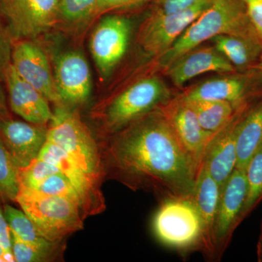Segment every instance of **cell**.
<instances>
[{
    "instance_id": "cell-33",
    "label": "cell",
    "mask_w": 262,
    "mask_h": 262,
    "mask_svg": "<svg viewBox=\"0 0 262 262\" xmlns=\"http://www.w3.org/2000/svg\"><path fill=\"white\" fill-rule=\"evenodd\" d=\"M147 1L149 0H98L94 13L131 8L144 4Z\"/></svg>"
},
{
    "instance_id": "cell-18",
    "label": "cell",
    "mask_w": 262,
    "mask_h": 262,
    "mask_svg": "<svg viewBox=\"0 0 262 262\" xmlns=\"http://www.w3.org/2000/svg\"><path fill=\"white\" fill-rule=\"evenodd\" d=\"M48 127L28 122L0 119V139L9 150L19 168L37 158L47 139Z\"/></svg>"
},
{
    "instance_id": "cell-23",
    "label": "cell",
    "mask_w": 262,
    "mask_h": 262,
    "mask_svg": "<svg viewBox=\"0 0 262 262\" xmlns=\"http://www.w3.org/2000/svg\"><path fill=\"white\" fill-rule=\"evenodd\" d=\"M186 100L194 110L202 127L212 135L225 126L238 108L228 101Z\"/></svg>"
},
{
    "instance_id": "cell-25",
    "label": "cell",
    "mask_w": 262,
    "mask_h": 262,
    "mask_svg": "<svg viewBox=\"0 0 262 262\" xmlns=\"http://www.w3.org/2000/svg\"><path fill=\"white\" fill-rule=\"evenodd\" d=\"M18 168L14 158L0 139V199L15 202L19 190Z\"/></svg>"
},
{
    "instance_id": "cell-17",
    "label": "cell",
    "mask_w": 262,
    "mask_h": 262,
    "mask_svg": "<svg viewBox=\"0 0 262 262\" xmlns=\"http://www.w3.org/2000/svg\"><path fill=\"white\" fill-rule=\"evenodd\" d=\"M4 72L12 111L26 122L34 125L49 124L53 117L49 100L20 78L11 63Z\"/></svg>"
},
{
    "instance_id": "cell-6",
    "label": "cell",
    "mask_w": 262,
    "mask_h": 262,
    "mask_svg": "<svg viewBox=\"0 0 262 262\" xmlns=\"http://www.w3.org/2000/svg\"><path fill=\"white\" fill-rule=\"evenodd\" d=\"M172 98L170 90L158 77L138 81L108 103L103 113L105 128L112 135Z\"/></svg>"
},
{
    "instance_id": "cell-24",
    "label": "cell",
    "mask_w": 262,
    "mask_h": 262,
    "mask_svg": "<svg viewBox=\"0 0 262 262\" xmlns=\"http://www.w3.org/2000/svg\"><path fill=\"white\" fill-rule=\"evenodd\" d=\"M245 173L247 192L242 221L247 218L262 200V146L250 160Z\"/></svg>"
},
{
    "instance_id": "cell-22",
    "label": "cell",
    "mask_w": 262,
    "mask_h": 262,
    "mask_svg": "<svg viewBox=\"0 0 262 262\" xmlns=\"http://www.w3.org/2000/svg\"><path fill=\"white\" fill-rule=\"evenodd\" d=\"M213 47L227 58L237 72L256 68L262 56V45L258 39L222 34L211 39Z\"/></svg>"
},
{
    "instance_id": "cell-32",
    "label": "cell",
    "mask_w": 262,
    "mask_h": 262,
    "mask_svg": "<svg viewBox=\"0 0 262 262\" xmlns=\"http://www.w3.org/2000/svg\"><path fill=\"white\" fill-rule=\"evenodd\" d=\"M248 18L262 45V0H244Z\"/></svg>"
},
{
    "instance_id": "cell-31",
    "label": "cell",
    "mask_w": 262,
    "mask_h": 262,
    "mask_svg": "<svg viewBox=\"0 0 262 262\" xmlns=\"http://www.w3.org/2000/svg\"><path fill=\"white\" fill-rule=\"evenodd\" d=\"M12 251V237L4 211L0 206V262H14Z\"/></svg>"
},
{
    "instance_id": "cell-27",
    "label": "cell",
    "mask_w": 262,
    "mask_h": 262,
    "mask_svg": "<svg viewBox=\"0 0 262 262\" xmlns=\"http://www.w3.org/2000/svg\"><path fill=\"white\" fill-rule=\"evenodd\" d=\"M3 211L13 235L28 244L41 245L49 241L39 235L32 221L23 211L6 204Z\"/></svg>"
},
{
    "instance_id": "cell-12",
    "label": "cell",
    "mask_w": 262,
    "mask_h": 262,
    "mask_svg": "<svg viewBox=\"0 0 262 262\" xmlns=\"http://www.w3.org/2000/svg\"><path fill=\"white\" fill-rule=\"evenodd\" d=\"M37 158L54 165L69 179L80 196L84 217L104 210L106 206L100 189L101 182L81 170L60 146L46 140Z\"/></svg>"
},
{
    "instance_id": "cell-38",
    "label": "cell",
    "mask_w": 262,
    "mask_h": 262,
    "mask_svg": "<svg viewBox=\"0 0 262 262\" xmlns=\"http://www.w3.org/2000/svg\"><path fill=\"white\" fill-rule=\"evenodd\" d=\"M258 68H259L260 70H262V56L261 57V59H260L259 63L258 65Z\"/></svg>"
},
{
    "instance_id": "cell-11",
    "label": "cell",
    "mask_w": 262,
    "mask_h": 262,
    "mask_svg": "<svg viewBox=\"0 0 262 262\" xmlns=\"http://www.w3.org/2000/svg\"><path fill=\"white\" fill-rule=\"evenodd\" d=\"M60 0H3L12 34L34 38L53 27L59 13Z\"/></svg>"
},
{
    "instance_id": "cell-20",
    "label": "cell",
    "mask_w": 262,
    "mask_h": 262,
    "mask_svg": "<svg viewBox=\"0 0 262 262\" xmlns=\"http://www.w3.org/2000/svg\"><path fill=\"white\" fill-rule=\"evenodd\" d=\"M221 187L206 167L201 165L196 178L192 198L201 215L203 226V245L202 252L213 261L214 225L220 201Z\"/></svg>"
},
{
    "instance_id": "cell-2",
    "label": "cell",
    "mask_w": 262,
    "mask_h": 262,
    "mask_svg": "<svg viewBox=\"0 0 262 262\" xmlns=\"http://www.w3.org/2000/svg\"><path fill=\"white\" fill-rule=\"evenodd\" d=\"M222 34L259 40L248 18L244 0H213L170 49L158 57L160 65L166 69L187 52Z\"/></svg>"
},
{
    "instance_id": "cell-13",
    "label": "cell",
    "mask_w": 262,
    "mask_h": 262,
    "mask_svg": "<svg viewBox=\"0 0 262 262\" xmlns=\"http://www.w3.org/2000/svg\"><path fill=\"white\" fill-rule=\"evenodd\" d=\"M160 110L183 147L201 167L205 149L213 135L202 127L194 110L182 94L170 98Z\"/></svg>"
},
{
    "instance_id": "cell-14",
    "label": "cell",
    "mask_w": 262,
    "mask_h": 262,
    "mask_svg": "<svg viewBox=\"0 0 262 262\" xmlns=\"http://www.w3.org/2000/svg\"><path fill=\"white\" fill-rule=\"evenodd\" d=\"M252 103L237 108L232 118L212 136L205 149L202 165L206 167L221 189L236 168L237 127L245 112Z\"/></svg>"
},
{
    "instance_id": "cell-3",
    "label": "cell",
    "mask_w": 262,
    "mask_h": 262,
    "mask_svg": "<svg viewBox=\"0 0 262 262\" xmlns=\"http://www.w3.org/2000/svg\"><path fill=\"white\" fill-rule=\"evenodd\" d=\"M47 141L61 148L84 173L101 182L104 178L101 149L75 110L58 104L48 127Z\"/></svg>"
},
{
    "instance_id": "cell-37",
    "label": "cell",
    "mask_w": 262,
    "mask_h": 262,
    "mask_svg": "<svg viewBox=\"0 0 262 262\" xmlns=\"http://www.w3.org/2000/svg\"><path fill=\"white\" fill-rule=\"evenodd\" d=\"M256 255H257V261L262 262V241L258 239L257 246H256Z\"/></svg>"
},
{
    "instance_id": "cell-30",
    "label": "cell",
    "mask_w": 262,
    "mask_h": 262,
    "mask_svg": "<svg viewBox=\"0 0 262 262\" xmlns=\"http://www.w3.org/2000/svg\"><path fill=\"white\" fill-rule=\"evenodd\" d=\"M98 0H60L59 13L66 20L77 21L94 13Z\"/></svg>"
},
{
    "instance_id": "cell-1",
    "label": "cell",
    "mask_w": 262,
    "mask_h": 262,
    "mask_svg": "<svg viewBox=\"0 0 262 262\" xmlns=\"http://www.w3.org/2000/svg\"><path fill=\"white\" fill-rule=\"evenodd\" d=\"M105 173L133 190L192 196L201 167L184 149L160 108L112 134L101 147Z\"/></svg>"
},
{
    "instance_id": "cell-8",
    "label": "cell",
    "mask_w": 262,
    "mask_h": 262,
    "mask_svg": "<svg viewBox=\"0 0 262 262\" xmlns=\"http://www.w3.org/2000/svg\"><path fill=\"white\" fill-rule=\"evenodd\" d=\"M182 95L188 100L228 101L237 108L262 97V70L256 67L247 72L211 79Z\"/></svg>"
},
{
    "instance_id": "cell-21",
    "label": "cell",
    "mask_w": 262,
    "mask_h": 262,
    "mask_svg": "<svg viewBox=\"0 0 262 262\" xmlns=\"http://www.w3.org/2000/svg\"><path fill=\"white\" fill-rule=\"evenodd\" d=\"M262 146V97L245 112L237 127L236 168L245 170Z\"/></svg>"
},
{
    "instance_id": "cell-28",
    "label": "cell",
    "mask_w": 262,
    "mask_h": 262,
    "mask_svg": "<svg viewBox=\"0 0 262 262\" xmlns=\"http://www.w3.org/2000/svg\"><path fill=\"white\" fill-rule=\"evenodd\" d=\"M61 173L53 164L35 158L27 166L18 168L19 187L35 189L48 177Z\"/></svg>"
},
{
    "instance_id": "cell-16",
    "label": "cell",
    "mask_w": 262,
    "mask_h": 262,
    "mask_svg": "<svg viewBox=\"0 0 262 262\" xmlns=\"http://www.w3.org/2000/svg\"><path fill=\"white\" fill-rule=\"evenodd\" d=\"M11 65L20 78L42 93L49 101L61 104L48 57L39 46L29 41L15 45Z\"/></svg>"
},
{
    "instance_id": "cell-39",
    "label": "cell",
    "mask_w": 262,
    "mask_h": 262,
    "mask_svg": "<svg viewBox=\"0 0 262 262\" xmlns=\"http://www.w3.org/2000/svg\"><path fill=\"white\" fill-rule=\"evenodd\" d=\"M258 239H261V241H262V221L261 224V231H260V235L259 237H258Z\"/></svg>"
},
{
    "instance_id": "cell-7",
    "label": "cell",
    "mask_w": 262,
    "mask_h": 262,
    "mask_svg": "<svg viewBox=\"0 0 262 262\" xmlns=\"http://www.w3.org/2000/svg\"><path fill=\"white\" fill-rule=\"evenodd\" d=\"M212 1L200 0L189 8L173 13L155 11L141 27V46L150 54L162 56Z\"/></svg>"
},
{
    "instance_id": "cell-4",
    "label": "cell",
    "mask_w": 262,
    "mask_h": 262,
    "mask_svg": "<svg viewBox=\"0 0 262 262\" xmlns=\"http://www.w3.org/2000/svg\"><path fill=\"white\" fill-rule=\"evenodd\" d=\"M15 202L32 221L39 235L51 242H61L83 227L80 206L66 198L19 187Z\"/></svg>"
},
{
    "instance_id": "cell-36",
    "label": "cell",
    "mask_w": 262,
    "mask_h": 262,
    "mask_svg": "<svg viewBox=\"0 0 262 262\" xmlns=\"http://www.w3.org/2000/svg\"><path fill=\"white\" fill-rule=\"evenodd\" d=\"M10 117L7 108L6 101L3 90L0 85V119Z\"/></svg>"
},
{
    "instance_id": "cell-19",
    "label": "cell",
    "mask_w": 262,
    "mask_h": 262,
    "mask_svg": "<svg viewBox=\"0 0 262 262\" xmlns=\"http://www.w3.org/2000/svg\"><path fill=\"white\" fill-rule=\"evenodd\" d=\"M165 70L177 88H182L194 77L208 72H237L230 62L214 47L200 46L179 57Z\"/></svg>"
},
{
    "instance_id": "cell-26",
    "label": "cell",
    "mask_w": 262,
    "mask_h": 262,
    "mask_svg": "<svg viewBox=\"0 0 262 262\" xmlns=\"http://www.w3.org/2000/svg\"><path fill=\"white\" fill-rule=\"evenodd\" d=\"M12 251L15 262H42L52 261L58 253L60 242L48 241L37 245L24 242L11 234Z\"/></svg>"
},
{
    "instance_id": "cell-5",
    "label": "cell",
    "mask_w": 262,
    "mask_h": 262,
    "mask_svg": "<svg viewBox=\"0 0 262 262\" xmlns=\"http://www.w3.org/2000/svg\"><path fill=\"white\" fill-rule=\"evenodd\" d=\"M151 229L160 244L179 252L203 250V226L192 196L160 201Z\"/></svg>"
},
{
    "instance_id": "cell-34",
    "label": "cell",
    "mask_w": 262,
    "mask_h": 262,
    "mask_svg": "<svg viewBox=\"0 0 262 262\" xmlns=\"http://www.w3.org/2000/svg\"><path fill=\"white\" fill-rule=\"evenodd\" d=\"M200 0H154L155 11L173 13L192 6Z\"/></svg>"
},
{
    "instance_id": "cell-35",
    "label": "cell",
    "mask_w": 262,
    "mask_h": 262,
    "mask_svg": "<svg viewBox=\"0 0 262 262\" xmlns=\"http://www.w3.org/2000/svg\"><path fill=\"white\" fill-rule=\"evenodd\" d=\"M12 51L10 38L0 23V70L5 72L11 63Z\"/></svg>"
},
{
    "instance_id": "cell-29",
    "label": "cell",
    "mask_w": 262,
    "mask_h": 262,
    "mask_svg": "<svg viewBox=\"0 0 262 262\" xmlns=\"http://www.w3.org/2000/svg\"><path fill=\"white\" fill-rule=\"evenodd\" d=\"M34 190L48 195L60 196L73 202L80 206L82 211V202L80 196L69 179L62 173L55 174L43 181ZM83 215V214H82ZM84 217V216H83Z\"/></svg>"
},
{
    "instance_id": "cell-9",
    "label": "cell",
    "mask_w": 262,
    "mask_h": 262,
    "mask_svg": "<svg viewBox=\"0 0 262 262\" xmlns=\"http://www.w3.org/2000/svg\"><path fill=\"white\" fill-rule=\"evenodd\" d=\"M247 184L245 170L235 168L221 189L214 225L213 261H220L234 231L242 223Z\"/></svg>"
},
{
    "instance_id": "cell-15",
    "label": "cell",
    "mask_w": 262,
    "mask_h": 262,
    "mask_svg": "<svg viewBox=\"0 0 262 262\" xmlns=\"http://www.w3.org/2000/svg\"><path fill=\"white\" fill-rule=\"evenodd\" d=\"M53 77L61 104L77 106L89 100L92 89L91 70L80 52H67L58 56Z\"/></svg>"
},
{
    "instance_id": "cell-10",
    "label": "cell",
    "mask_w": 262,
    "mask_h": 262,
    "mask_svg": "<svg viewBox=\"0 0 262 262\" xmlns=\"http://www.w3.org/2000/svg\"><path fill=\"white\" fill-rule=\"evenodd\" d=\"M130 34V22L124 17L108 15L98 24L91 36L90 48L101 75H110L125 56Z\"/></svg>"
}]
</instances>
